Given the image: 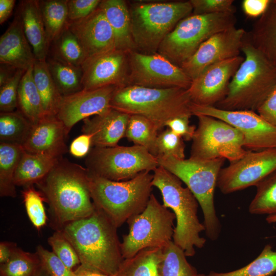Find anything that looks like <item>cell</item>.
I'll use <instances>...</instances> for the list:
<instances>
[{"label": "cell", "instance_id": "6da1fadb", "mask_svg": "<svg viewBox=\"0 0 276 276\" xmlns=\"http://www.w3.org/2000/svg\"><path fill=\"white\" fill-rule=\"evenodd\" d=\"M36 185L49 205L51 225L55 231L95 211L86 167L62 157Z\"/></svg>", "mask_w": 276, "mask_h": 276}, {"label": "cell", "instance_id": "7a4b0ae2", "mask_svg": "<svg viewBox=\"0 0 276 276\" xmlns=\"http://www.w3.org/2000/svg\"><path fill=\"white\" fill-rule=\"evenodd\" d=\"M117 228L95 208L90 216L71 222L60 231L74 247L81 265L116 276L124 260Z\"/></svg>", "mask_w": 276, "mask_h": 276}, {"label": "cell", "instance_id": "3957f363", "mask_svg": "<svg viewBox=\"0 0 276 276\" xmlns=\"http://www.w3.org/2000/svg\"><path fill=\"white\" fill-rule=\"evenodd\" d=\"M241 52L244 60L231 80L226 96L215 107L257 111L276 86V63L245 38Z\"/></svg>", "mask_w": 276, "mask_h": 276}, {"label": "cell", "instance_id": "277c9868", "mask_svg": "<svg viewBox=\"0 0 276 276\" xmlns=\"http://www.w3.org/2000/svg\"><path fill=\"white\" fill-rule=\"evenodd\" d=\"M192 103L188 89L127 85L117 87L112 96L110 107L129 115L144 117L153 123L160 132L173 118L191 117Z\"/></svg>", "mask_w": 276, "mask_h": 276}, {"label": "cell", "instance_id": "5b68a950", "mask_svg": "<svg viewBox=\"0 0 276 276\" xmlns=\"http://www.w3.org/2000/svg\"><path fill=\"white\" fill-rule=\"evenodd\" d=\"M152 179L150 171L119 181L88 172L89 188L95 208L117 228L145 209L152 194Z\"/></svg>", "mask_w": 276, "mask_h": 276}, {"label": "cell", "instance_id": "8992f818", "mask_svg": "<svg viewBox=\"0 0 276 276\" xmlns=\"http://www.w3.org/2000/svg\"><path fill=\"white\" fill-rule=\"evenodd\" d=\"M152 185L159 190L163 205L171 209L175 216L173 241L187 257L193 256L195 247L201 248L206 242L200 235L205 227L198 218L196 198L188 187H182L179 178L159 165L153 171Z\"/></svg>", "mask_w": 276, "mask_h": 276}, {"label": "cell", "instance_id": "52a82bcc", "mask_svg": "<svg viewBox=\"0 0 276 276\" xmlns=\"http://www.w3.org/2000/svg\"><path fill=\"white\" fill-rule=\"evenodd\" d=\"M159 166L174 174L183 182L193 194L203 215L206 236L215 241L219 237L221 225L214 205V192L219 172L225 160H211L189 157L176 159L172 157H156Z\"/></svg>", "mask_w": 276, "mask_h": 276}, {"label": "cell", "instance_id": "ba28073f", "mask_svg": "<svg viewBox=\"0 0 276 276\" xmlns=\"http://www.w3.org/2000/svg\"><path fill=\"white\" fill-rule=\"evenodd\" d=\"M129 11L136 50L154 54L177 23L192 14L193 8L189 1L141 2L131 5Z\"/></svg>", "mask_w": 276, "mask_h": 276}, {"label": "cell", "instance_id": "9c48e42d", "mask_svg": "<svg viewBox=\"0 0 276 276\" xmlns=\"http://www.w3.org/2000/svg\"><path fill=\"white\" fill-rule=\"evenodd\" d=\"M236 22L235 14H192L177 23L163 40L157 53L180 67L209 38L235 27Z\"/></svg>", "mask_w": 276, "mask_h": 276}, {"label": "cell", "instance_id": "30bf717a", "mask_svg": "<svg viewBox=\"0 0 276 276\" xmlns=\"http://www.w3.org/2000/svg\"><path fill=\"white\" fill-rule=\"evenodd\" d=\"M175 219L173 212L152 194L145 209L127 221L129 232L121 243L123 258H132L145 248L164 247L173 238Z\"/></svg>", "mask_w": 276, "mask_h": 276}, {"label": "cell", "instance_id": "8fae6325", "mask_svg": "<svg viewBox=\"0 0 276 276\" xmlns=\"http://www.w3.org/2000/svg\"><path fill=\"white\" fill-rule=\"evenodd\" d=\"M88 172L113 181L132 179L144 171H154L157 157L144 147L116 146L91 148L85 159Z\"/></svg>", "mask_w": 276, "mask_h": 276}, {"label": "cell", "instance_id": "7c38bea8", "mask_svg": "<svg viewBox=\"0 0 276 276\" xmlns=\"http://www.w3.org/2000/svg\"><path fill=\"white\" fill-rule=\"evenodd\" d=\"M196 117L198 126L192 140L190 157L205 160L223 158L231 163L247 153L243 136L237 129L210 116Z\"/></svg>", "mask_w": 276, "mask_h": 276}, {"label": "cell", "instance_id": "4fadbf2b", "mask_svg": "<svg viewBox=\"0 0 276 276\" xmlns=\"http://www.w3.org/2000/svg\"><path fill=\"white\" fill-rule=\"evenodd\" d=\"M128 85L152 88L188 89L192 83L181 68L158 53H128Z\"/></svg>", "mask_w": 276, "mask_h": 276}, {"label": "cell", "instance_id": "5bb4252c", "mask_svg": "<svg viewBox=\"0 0 276 276\" xmlns=\"http://www.w3.org/2000/svg\"><path fill=\"white\" fill-rule=\"evenodd\" d=\"M193 116H210L239 130L243 136L244 147L248 150L261 151L276 148V127L252 110H225L213 106L192 103Z\"/></svg>", "mask_w": 276, "mask_h": 276}, {"label": "cell", "instance_id": "9a60e30c", "mask_svg": "<svg viewBox=\"0 0 276 276\" xmlns=\"http://www.w3.org/2000/svg\"><path fill=\"white\" fill-rule=\"evenodd\" d=\"M276 170V148L248 150L240 159L229 163L219 174L217 187L225 194L256 186Z\"/></svg>", "mask_w": 276, "mask_h": 276}, {"label": "cell", "instance_id": "2e32d148", "mask_svg": "<svg viewBox=\"0 0 276 276\" xmlns=\"http://www.w3.org/2000/svg\"><path fill=\"white\" fill-rule=\"evenodd\" d=\"M246 33L235 26L214 34L180 67L193 80L208 67L240 55Z\"/></svg>", "mask_w": 276, "mask_h": 276}, {"label": "cell", "instance_id": "e0dca14e", "mask_svg": "<svg viewBox=\"0 0 276 276\" xmlns=\"http://www.w3.org/2000/svg\"><path fill=\"white\" fill-rule=\"evenodd\" d=\"M244 60L239 55L214 64L203 71L192 80L188 88L193 104L213 106L226 96L229 84Z\"/></svg>", "mask_w": 276, "mask_h": 276}, {"label": "cell", "instance_id": "ac0fdd59", "mask_svg": "<svg viewBox=\"0 0 276 276\" xmlns=\"http://www.w3.org/2000/svg\"><path fill=\"white\" fill-rule=\"evenodd\" d=\"M118 87L110 85L95 89H82L63 96L56 116L64 125L68 135L78 122L97 115L110 108V102Z\"/></svg>", "mask_w": 276, "mask_h": 276}, {"label": "cell", "instance_id": "d6986e66", "mask_svg": "<svg viewBox=\"0 0 276 276\" xmlns=\"http://www.w3.org/2000/svg\"><path fill=\"white\" fill-rule=\"evenodd\" d=\"M83 89L128 85V53L114 49L88 59L82 67Z\"/></svg>", "mask_w": 276, "mask_h": 276}, {"label": "cell", "instance_id": "ffe728a7", "mask_svg": "<svg viewBox=\"0 0 276 276\" xmlns=\"http://www.w3.org/2000/svg\"><path fill=\"white\" fill-rule=\"evenodd\" d=\"M67 27L78 39L87 60L116 49L113 31L99 6L86 17L68 22Z\"/></svg>", "mask_w": 276, "mask_h": 276}, {"label": "cell", "instance_id": "44dd1931", "mask_svg": "<svg viewBox=\"0 0 276 276\" xmlns=\"http://www.w3.org/2000/svg\"><path fill=\"white\" fill-rule=\"evenodd\" d=\"M67 136L63 124L56 116H44L32 125L21 146L30 153L61 158L67 151L65 142Z\"/></svg>", "mask_w": 276, "mask_h": 276}, {"label": "cell", "instance_id": "7402d4cb", "mask_svg": "<svg viewBox=\"0 0 276 276\" xmlns=\"http://www.w3.org/2000/svg\"><path fill=\"white\" fill-rule=\"evenodd\" d=\"M129 117V114L110 107L84 119L82 131L91 136L93 147H114L125 136Z\"/></svg>", "mask_w": 276, "mask_h": 276}, {"label": "cell", "instance_id": "603a6c76", "mask_svg": "<svg viewBox=\"0 0 276 276\" xmlns=\"http://www.w3.org/2000/svg\"><path fill=\"white\" fill-rule=\"evenodd\" d=\"M35 61L17 11L13 20L0 37V63L26 71Z\"/></svg>", "mask_w": 276, "mask_h": 276}, {"label": "cell", "instance_id": "cb8c5ba5", "mask_svg": "<svg viewBox=\"0 0 276 276\" xmlns=\"http://www.w3.org/2000/svg\"><path fill=\"white\" fill-rule=\"evenodd\" d=\"M17 11L36 60L45 61L49 53L50 44L40 12L39 1H21Z\"/></svg>", "mask_w": 276, "mask_h": 276}, {"label": "cell", "instance_id": "d4e9b609", "mask_svg": "<svg viewBox=\"0 0 276 276\" xmlns=\"http://www.w3.org/2000/svg\"><path fill=\"white\" fill-rule=\"evenodd\" d=\"M99 7L103 11L113 31L118 50L136 51L132 37L129 7L124 0H102Z\"/></svg>", "mask_w": 276, "mask_h": 276}, {"label": "cell", "instance_id": "484cf974", "mask_svg": "<svg viewBox=\"0 0 276 276\" xmlns=\"http://www.w3.org/2000/svg\"><path fill=\"white\" fill-rule=\"evenodd\" d=\"M245 39L276 63V0H270L265 12L246 31Z\"/></svg>", "mask_w": 276, "mask_h": 276}, {"label": "cell", "instance_id": "4316f807", "mask_svg": "<svg viewBox=\"0 0 276 276\" xmlns=\"http://www.w3.org/2000/svg\"><path fill=\"white\" fill-rule=\"evenodd\" d=\"M59 158L24 150L15 173V185L26 187L36 184L50 172Z\"/></svg>", "mask_w": 276, "mask_h": 276}, {"label": "cell", "instance_id": "83f0119b", "mask_svg": "<svg viewBox=\"0 0 276 276\" xmlns=\"http://www.w3.org/2000/svg\"><path fill=\"white\" fill-rule=\"evenodd\" d=\"M33 66L25 72L20 81L17 108L32 124H35L44 116V113L41 99L34 81Z\"/></svg>", "mask_w": 276, "mask_h": 276}, {"label": "cell", "instance_id": "f1b7e54d", "mask_svg": "<svg viewBox=\"0 0 276 276\" xmlns=\"http://www.w3.org/2000/svg\"><path fill=\"white\" fill-rule=\"evenodd\" d=\"M33 76L41 99L44 116H56L62 96L50 74L46 60L35 61Z\"/></svg>", "mask_w": 276, "mask_h": 276}, {"label": "cell", "instance_id": "f546056e", "mask_svg": "<svg viewBox=\"0 0 276 276\" xmlns=\"http://www.w3.org/2000/svg\"><path fill=\"white\" fill-rule=\"evenodd\" d=\"M162 248H148L124 259L116 276H159Z\"/></svg>", "mask_w": 276, "mask_h": 276}, {"label": "cell", "instance_id": "4dcf8cb0", "mask_svg": "<svg viewBox=\"0 0 276 276\" xmlns=\"http://www.w3.org/2000/svg\"><path fill=\"white\" fill-rule=\"evenodd\" d=\"M46 62L50 74L62 97L83 89V70L48 56Z\"/></svg>", "mask_w": 276, "mask_h": 276}, {"label": "cell", "instance_id": "1f68e13d", "mask_svg": "<svg viewBox=\"0 0 276 276\" xmlns=\"http://www.w3.org/2000/svg\"><path fill=\"white\" fill-rule=\"evenodd\" d=\"M24 150L20 145L0 143L1 197L16 196L14 177Z\"/></svg>", "mask_w": 276, "mask_h": 276}, {"label": "cell", "instance_id": "d6a6232c", "mask_svg": "<svg viewBox=\"0 0 276 276\" xmlns=\"http://www.w3.org/2000/svg\"><path fill=\"white\" fill-rule=\"evenodd\" d=\"M67 0L39 1L50 47L67 25Z\"/></svg>", "mask_w": 276, "mask_h": 276}, {"label": "cell", "instance_id": "836d02e7", "mask_svg": "<svg viewBox=\"0 0 276 276\" xmlns=\"http://www.w3.org/2000/svg\"><path fill=\"white\" fill-rule=\"evenodd\" d=\"M51 57L71 65L82 67L87 60L85 53L67 25L50 45Z\"/></svg>", "mask_w": 276, "mask_h": 276}, {"label": "cell", "instance_id": "e575fe53", "mask_svg": "<svg viewBox=\"0 0 276 276\" xmlns=\"http://www.w3.org/2000/svg\"><path fill=\"white\" fill-rule=\"evenodd\" d=\"M158 133L154 124L147 118L137 114L130 115L125 137L134 145L145 147L156 157Z\"/></svg>", "mask_w": 276, "mask_h": 276}, {"label": "cell", "instance_id": "d590c367", "mask_svg": "<svg viewBox=\"0 0 276 276\" xmlns=\"http://www.w3.org/2000/svg\"><path fill=\"white\" fill-rule=\"evenodd\" d=\"M159 276H197L195 268L187 261L183 250L171 240L162 248Z\"/></svg>", "mask_w": 276, "mask_h": 276}, {"label": "cell", "instance_id": "8d00e7d4", "mask_svg": "<svg viewBox=\"0 0 276 276\" xmlns=\"http://www.w3.org/2000/svg\"><path fill=\"white\" fill-rule=\"evenodd\" d=\"M32 124L18 110L0 113L1 142L22 146Z\"/></svg>", "mask_w": 276, "mask_h": 276}, {"label": "cell", "instance_id": "74e56055", "mask_svg": "<svg viewBox=\"0 0 276 276\" xmlns=\"http://www.w3.org/2000/svg\"><path fill=\"white\" fill-rule=\"evenodd\" d=\"M275 272L276 251L267 244L255 260L240 269L227 272L211 271L197 276H272Z\"/></svg>", "mask_w": 276, "mask_h": 276}, {"label": "cell", "instance_id": "f35d334b", "mask_svg": "<svg viewBox=\"0 0 276 276\" xmlns=\"http://www.w3.org/2000/svg\"><path fill=\"white\" fill-rule=\"evenodd\" d=\"M256 193L248 208L251 214H276V170L256 186Z\"/></svg>", "mask_w": 276, "mask_h": 276}, {"label": "cell", "instance_id": "ab89813d", "mask_svg": "<svg viewBox=\"0 0 276 276\" xmlns=\"http://www.w3.org/2000/svg\"><path fill=\"white\" fill-rule=\"evenodd\" d=\"M41 263L36 252L25 251L17 246L7 262L0 266V276H34Z\"/></svg>", "mask_w": 276, "mask_h": 276}, {"label": "cell", "instance_id": "60d3db41", "mask_svg": "<svg viewBox=\"0 0 276 276\" xmlns=\"http://www.w3.org/2000/svg\"><path fill=\"white\" fill-rule=\"evenodd\" d=\"M21 194L30 221L36 229L40 231L46 224L47 221L43 204V202H45L44 197L33 185L25 187Z\"/></svg>", "mask_w": 276, "mask_h": 276}, {"label": "cell", "instance_id": "b9f144b4", "mask_svg": "<svg viewBox=\"0 0 276 276\" xmlns=\"http://www.w3.org/2000/svg\"><path fill=\"white\" fill-rule=\"evenodd\" d=\"M181 137L167 128L159 132L156 140L157 156L185 158V144Z\"/></svg>", "mask_w": 276, "mask_h": 276}, {"label": "cell", "instance_id": "7bdbcfd3", "mask_svg": "<svg viewBox=\"0 0 276 276\" xmlns=\"http://www.w3.org/2000/svg\"><path fill=\"white\" fill-rule=\"evenodd\" d=\"M48 242L52 251L68 268L73 270L74 267L80 264L75 249L60 231H55L48 239Z\"/></svg>", "mask_w": 276, "mask_h": 276}, {"label": "cell", "instance_id": "ee69618b", "mask_svg": "<svg viewBox=\"0 0 276 276\" xmlns=\"http://www.w3.org/2000/svg\"><path fill=\"white\" fill-rule=\"evenodd\" d=\"M25 71L18 70L10 80L0 86L1 112H12L17 108L18 87Z\"/></svg>", "mask_w": 276, "mask_h": 276}, {"label": "cell", "instance_id": "f6af8a7d", "mask_svg": "<svg viewBox=\"0 0 276 276\" xmlns=\"http://www.w3.org/2000/svg\"><path fill=\"white\" fill-rule=\"evenodd\" d=\"M36 252L41 265L51 276H75L74 270L68 268L53 251L38 245Z\"/></svg>", "mask_w": 276, "mask_h": 276}, {"label": "cell", "instance_id": "bcb514c9", "mask_svg": "<svg viewBox=\"0 0 276 276\" xmlns=\"http://www.w3.org/2000/svg\"><path fill=\"white\" fill-rule=\"evenodd\" d=\"M193 14L215 13L235 14L236 11L233 0H190Z\"/></svg>", "mask_w": 276, "mask_h": 276}, {"label": "cell", "instance_id": "7dc6e473", "mask_svg": "<svg viewBox=\"0 0 276 276\" xmlns=\"http://www.w3.org/2000/svg\"><path fill=\"white\" fill-rule=\"evenodd\" d=\"M101 0H67L68 22L83 19L93 13Z\"/></svg>", "mask_w": 276, "mask_h": 276}, {"label": "cell", "instance_id": "c3c4849f", "mask_svg": "<svg viewBox=\"0 0 276 276\" xmlns=\"http://www.w3.org/2000/svg\"><path fill=\"white\" fill-rule=\"evenodd\" d=\"M188 116L178 117L169 120L166 126L174 133L180 136L186 141L192 140L196 127L190 124V118Z\"/></svg>", "mask_w": 276, "mask_h": 276}, {"label": "cell", "instance_id": "681fc988", "mask_svg": "<svg viewBox=\"0 0 276 276\" xmlns=\"http://www.w3.org/2000/svg\"><path fill=\"white\" fill-rule=\"evenodd\" d=\"M257 111L264 120L276 127V86Z\"/></svg>", "mask_w": 276, "mask_h": 276}, {"label": "cell", "instance_id": "f907efd6", "mask_svg": "<svg viewBox=\"0 0 276 276\" xmlns=\"http://www.w3.org/2000/svg\"><path fill=\"white\" fill-rule=\"evenodd\" d=\"M92 146L91 137L89 134L83 133L76 137L71 143L69 151L77 157L87 156Z\"/></svg>", "mask_w": 276, "mask_h": 276}, {"label": "cell", "instance_id": "816d5d0a", "mask_svg": "<svg viewBox=\"0 0 276 276\" xmlns=\"http://www.w3.org/2000/svg\"><path fill=\"white\" fill-rule=\"evenodd\" d=\"M270 2V0H244L242 7L248 17H260L267 9Z\"/></svg>", "mask_w": 276, "mask_h": 276}, {"label": "cell", "instance_id": "f5cc1de1", "mask_svg": "<svg viewBox=\"0 0 276 276\" xmlns=\"http://www.w3.org/2000/svg\"><path fill=\"white\" fill-rule=\"evenodd\" d=\"M16 1L0 0V24H3L11 15Z\"/></svg>", "mask_w": 276, "mask_h": 276}, {"label": "cell", "instance_id": "db71d44e", "mask_svg": "<svg viewBox=\"0 0 276 276\" xmlns=\"http://www.w3.org/2000/svg\"><path fill=\"white\" fill-rule=\"evenodd\" d=\"M15 243L2 241L0 243V263L3 264L8 261L14 249L16 247Z\"/></svg>", "mask_w": 276, "mask_h": 276}, {"label": "cell", "instance_id": "11a10c76", "mask_svg": "<svg viewBox=\"0 0 276 276\" xmlns=\"http://www.w3.org/2000/svg\"><path fill=\"white\" fill-rule=\"evenodd\" d=\"M0 86L10 80L18 70L11 66L0 64Z\"/></svg>", "mask_w": 276, "mask_h": 276}, {"label": "cell", "instance_id": "9f6ffc18", "mask_svg": "<svg viewBox=\"0 0 276 276\" xmlns=\"http://www.w3.org/2000/svg\"><path fill=\"white\" fill-rule=\"evenodd\" d=\"M75 276H110L98 270L80 264L74 270Z\"/></svg>", "mask_w": 276, "mask_h": 276}, {"label": "cell", "instance_id": "6f0895ef", "mask_svg": "<svg viewBox=\"0 0 276 276\" xmlns=\"http://www.w3.org/2000/svg\"><path fill=\"white\" fill-rule=\"evenodd\" d=\"M34 276H51L45 269L41 265Z\"/></svg>", "mask_w": 276, "mask_h": 276}, {"label": "cell", "instance_id": "680465c9", "mask_svg": "<svg viewBox=\"0 0 276 276\" xmlns=\"http://www.w3.org/2000/svg\"><path fill=\"white\" fill-rule=\"evenodd\" d=\"M266 220L269 224L276 223V214L268 215L266 218Z\"/></svg>", "mask_w": 276, "mask_h": 276}]
</instances>
